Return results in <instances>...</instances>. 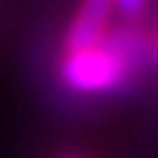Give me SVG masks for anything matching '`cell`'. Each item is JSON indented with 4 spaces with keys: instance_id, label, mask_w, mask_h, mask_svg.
I'll return each instance as SVG.
<instances>
[{
    "instance_id": "cell-2",
    "label": "cell",
    "mask_w": 158,
    "mask_h": 158,
    "mask_svg": "<svg viewBox=\"0 0 158 158\" xmlns=\"http://www.w3.org/2000/svg\"><path fill=\"white\" fill-rule=\"evenodd\" d=\"M115 3L112 0H81L78 9L72 12L60 40V55L86 52L104 43L109 35V20H112Z\"/></svg>"
},
{
    "instance_id": "cell-1",
    "label": "cell",
    "mask_w": 158,
    "mask_h": 158,
    "mask_svg": "<svg viewBox=\"0 0 158 158\" xmlns=\"http://www.w3.org/2000/svg\"><path fill=\"white\" fill-rule=\"evenodd\" d=\"M150 63V38L138 29H109L104 43L86 52L60 55L58 81L75 98L127 95Z\"/></svg>"
},
{
    "instance_id": "cell-3",
    "label": "cell",
    "mask_w": 158,
    "mask_h": 158,
    "mask_svg": "<svg viewBox=\"0 0 158 158\" xmlns=\"http://www.w3.org/2000/svg\"><path fill=\"white\" fill-rule=\"evenodd\" d=\"M115 3V12L121 17H127V20H135V17H141L144 15V6H147V0H112Z\"/></svg>"
},
{
    "instance_id": "cell-4",
    "label": "cell",
    "mask_w": 158,
    "mask_h": 158,
    "mask_svg": "<svg viewBox=\"0 0 158 158\" xmlns=\"http://www.w3.org/2000/svg\"><path fill=\"white\" fill-rule=\"evenodd\" d=\"M58 158H86V155H81V152H72V150H69V152H60Z\"/></svg>"
}]
</instances>
